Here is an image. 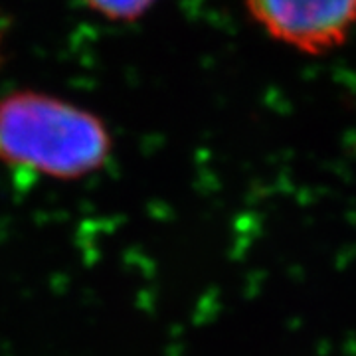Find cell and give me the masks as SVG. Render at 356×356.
Segmentation results:
<instances>
[{"mask_svg": "<svg viewBox=\"0 0 356 356\" xmlns=\"http://www.w3.org/2000/svg\"><path fill=\"white\" fill-rule=\"evenodd\" d=\"M113 139L102 117L48 93L0 97V163L48 178L77 180L107 165Z\"/></svg>", "mask_w": 356, "mask_h": 356, "instance_id": "6da1fadb", "label": "cell"}, {"mask_svg": "<svg viewBox=\"0 0 356 356\" xmlns=\"http://www.w3.org/2000/svg\"><path fill=\"white\" fill-rule=\"evenodd\" d=\"M267 36L303 51L341 48L356 32V0H245Z\"/></svg>", "mask_w": 356, "mask_h": 356, "instance_id": "7a4b0ae2", "label": "cell"}, {"mask_svg": "<svg viewBox=\"0 0 356 356\" xmlns=\"http://www.w3.org/2000/svg\"><path fill=\"white\" fill-rule=\"evenodd\" d=\"M93 13L102 14L113 22L137 20L153 6L156 0H83Z\"/></svg>", "mask_w": 356, "mask_h": 356, "instance_id": "3957f363", "label": "cell"}]
</instances>
